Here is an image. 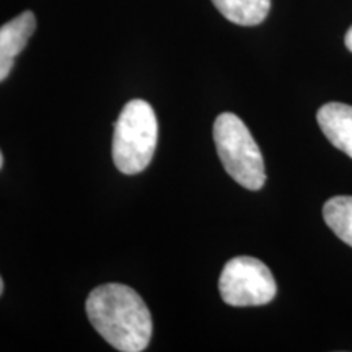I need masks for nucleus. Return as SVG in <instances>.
Instances as JSON below:
<instances>
[{
  "label": "nucleus",
  "mask_w": 352,
  "mask_h": 352,
  "mask_svg": "<svg viewBox=\"0 0 352 352\" xmlns=\"http://www.w3.org/2000/svg\"><path fill=\"white\" fill-rule=\"evenodd\" d=\"M88 318L100 336L122 352H140L152 338V315L142 297L124 284H104L87 298Z\"/></svg>",
  "instance_id": "1"
},
{
  "label": "nucleus",
  "mask_w": 352,
  "mask_h": 352,
  "mask_svg": "<svg viewBox=\"0 0 352 352\" xmlns=\"http://www.w3.org/2000/svg\"><path fill=\"white\" fill-rule=\"evenodd\" d=\"M158 122L147 101L132 100L122 108L114 126L113 162L124 175H138L152 162L157 147Z\"/></svg>",
  "instance_id": "2"
},
{
  "label": "nucleus",
  "mask_w": 352,
  "mask_h": 352,
  "mask_svg": "<svg viewBox=\"0 0 352 352\" xmlns=\"http://www.w3.org/2000/svg\"><path fill=\"white\" fill-rule=\"evenodd\" d=\"M214 142L223 168L241 186L258 191L266 183V170L258 144L243 121L222 113L214 122Z\"/></svg>",
  "instance_id": "3"
},
{
  "label": "nucleus",
  "mask_w": 352,
  "mask_h": 352,
  "mask_svg": "<svg viewBox=\"0 0 352 352\" xmlns=\"http://www.w3.org/2000/svg\"><path fill=\"white\" fill-rule=\"evenodd\" d=\"M222 300L230 307H261L274 300V276L263 261L252 256H236L223 267L219 279Z\"/></svg>",
  "instance_id": "4"
},
{
  "label": "nucleus",
  "mask_w": 352,
  "mask_h": 352,
  "mask_svg": "<svg viewBox=\"0 0 352 352\" xmlns=\"http://www.w3.org/2000/svg\"><path fill=\"white\" fill-rule=\"evenodd\" d=\"M36 30V16L33 12H23L0 26V82L10 76L16 56L25 50Z\"/></svg>",
  "instance_id": "5"
},
{
  "label": "nucleus",
  "mask_w": 352,
  "mask_h": 352,
  "mask_svg": "<svg viewBox=\"0 0 352 352\" xmlns=\"http://www.w3.org/2000/svg\"><path fill=\"white\" fill-rule=\"evenodd\" d=\"M320 129L338 151L352 158V107L344 103H327L316 113Z\"/></svg>",
  "instance_id": "6"
},
{
  "label": "nucleus",
  "mask_w": 352,
  "mask_h": 352,
  "mask_svg": "<svg viewBox=\"0 0 352 352\" xmlns=\"http://www.w3.org/2000/svg\"><path fill=\"white\" fill-rule=\"evenodd\" d=\"M215 8L232 23L254 26L266 20L271 0H212Z\"/></svg>",
  "instance_id": "7"
},
{
  "label": "nucleus",
  "mask_w": 352,
  "mask_h": 352,
  "mask_svg": "<svg viewBox=\"0 0 352 352\" xmlns=\"http://www.w3.org/2000/svg\"><path fill=\"white\" fill-rule=\"evenodd\" d=\"M323 219L338 239L352 246V196L328 199L323 206Z\"/></svg>",
  "instance_id": "8"
},
{
  "label": "nucleus",
  "mask_w": 352,
  "mask_h": 352,
  "mask_svg": "<svg viewBox=\"0 0 352 352\" xmlns=\"http://www.w3.org/2000/svg\"><path fill=\"white\" fill-rule=\"evenodd\" d=\"M344 43H346V47L352 52V26L349 30H347L346 33V38H344Z\"/></svg>",
  "instance_id": "9"
},
{
  "label": "nucleus",
  "mask_w": 352,
  "mask_h": 352,
  "mask_svg": "<svg viewBox=\"0 0 352 352\" xmlns=\"http://www.w3.org/2000/svg\"><path fill=\"white\" fill-rule=\"evenodd\" d=\"M3 292V280H2V276H0V296H2Z\"/></svg>",
  "instance_id": "10"
},
{
  "label": "nucleus",
  "mask_w": 352,
  "mask_h": 352,
  "mask_svg": "<svg viewBox=\"0 0 352 352\" xmlns=\"http://www.w3.org/2000/svg\"><path fill=\"white\" fill-rule=\"evenodd\" d=\"M2 165H3V155L2 152H0V168H2Z\"/></svg>",
  "instance_id": "11"
}]
</instances>
